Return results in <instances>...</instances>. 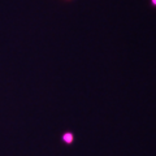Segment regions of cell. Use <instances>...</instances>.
I'll return each mask as SVG.
<instances>
[{"label":"cell","instance_id":"obj_1","mask_svg":"<svg viewBox=\"0 0 156 156\" xmlns=\"http://www.w3.org/2000/svg\"><path fill=\"white\" fill-rule=\"evenodd\" d=\"M62 139H64L66 143H72V140H73V135H72V133H65L64 137H62Z\"/></svg>","mask_w":156,"mask_h":156},{"label":"cell","instance_id":"obj_2","mask_svg":"<svg viewBox=\"0 0 156 156\" xmlns=\"http://www.w3.org/2000/svg\"><path fill=\"white\" fill-rule=\"evenodd\" d=\"M152 3H153V5H156V0H152Z\"/></svg>","mask_w":156,"mask_h":156}]
</instances>
